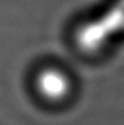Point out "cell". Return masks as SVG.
I'll return each mask as SVG.
<instances>
[{
    "mask_svg": "<svg viewBox=\"0 0 124 125\" xmlns=\"http://www.w3.org/2000/svg\"><path fill=\"white\" fill-rule=\"evenodd\" d=\"M30 82L34 95L47 105L66 104L76 92L74 75L57 62H45L36 67Z\"/></svg>",
    "mask_w": 124,
    "mask_h": 125,
    "instance_id": "obj_1",
    "label": "cell"
},
{
    "mask_svg": "<svg viewBox=\"0 0 124 125\" xmlns=\"http://www.w3.org/2000/svg\"><path fill=\"white\" fill-rule=\"evenodd\" d=\"M115 35L105 17L101 15L79 23L75 31L74 40L80 52L96 55L103 52Z\"/></svg>",
    "mask_w": 124,
    "mask_h": 125,
    "instance_id": "obj_2",
    "label": "cell"
},
{
    "mask_svg": "<svg viewBox=\"0 0 124 125\" xmlns=\"http://www.w3.org/2000/svg\"><path fill=\"white\" fill-rule=\"evenodd\" d=\"M104 17L116 35L124 34V0H114Z\"/></svg>",
    "mask_w": 124,
    "mask_h": 125,
    "instance_id": "obj_3",
    "label": "cell"
}]
</instances>
